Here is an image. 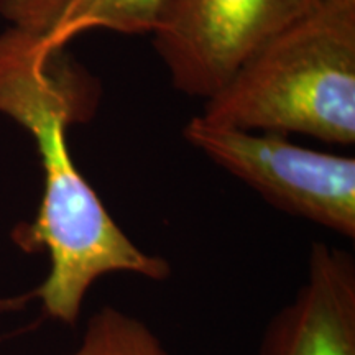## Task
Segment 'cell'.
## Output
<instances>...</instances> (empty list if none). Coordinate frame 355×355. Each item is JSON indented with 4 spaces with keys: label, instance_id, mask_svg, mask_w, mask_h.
<instances>
[{
    "label": "cell",
    "instance_id": "cell-1",
    "mask_svg": "<svg viewBox=\"0 0 355 355\" xmlns=\"http://www.w3.org/2000/svg\"><path fill=\"white\" fill-rule=\"evenodd\" d=\"M99 101V81L66 46L15 26L0 33V114L30 133L43 170L37 214L12 239L21 250L48 254L50 272L33 296L46 316L64 324H76L89 290L105 275L153 282L171 275L168 260L119 227L71 155L68 128L91 121Z\"/></svg>",
    "mask_w": 355,
    "mask_h": 355
},
{
    "label": "cell",
    "instance_id": "cell-2",
    "mask_svg": "<svg viewBox=\"0 0 355 355\" xmlns=\"http://www.w3.org/2000/svg\"><path fill=\"white\" fill-rule=\"evenodd\" d=\"M202 121L355 144V0H324L206 101Z\"/></svg>",
    "mask_w": 355,
    "mask_h": 355
},
{
    "label": "cell",
    "instance_id": "cell-3",
    "mask_svg": "<svg viewBox=\"0 0 355 355\" xmlns=\"http://www.w3.org/2000/svg\"><path fill=\"white\" fill-rule=\"evenodd\" d=\"M206 155L266 202L355 239V159L295 145L286 135L245 132L193 117L183 130Z\"/></svg>",
    "mask_w": 355,
    "mask_h": 355
},
{
    "label": "cell",
    "instance_id": "cell-4",
    "mask_svg": "<svg viewBox=\"0 0 355 355\" xmlns=\"http://www.w3.org/2000/svg\"><path fill=\"white\" fill-rule=\"evenodd\" d=\"M324 0H170L152 37L176 91L207 101Z\"/></svg>",
    "mask_w": 355,
    "mask_h": 355
},
{
    "label": "cell",
    "instance_id": "cell-5",
    "mask_svg": "<svg viewBox=\"0 0 355 355\" xmlns=\"http://www.w3.org/2000/svg\"><path fill=\"white\" fill-rule=\"evenodd\" d=\"M259 355H355V259L316 242L290 303L273 314Z\"/></svg>",
    "mask_w": 355,
    "mask_h": 355
},
{
    "label": "cell",
    "instance_id": "cell-6",
    "mask_svg": "<svg viewBox=\"0 0 355 355\" xmlns=\"http://www.w3.org/2000/svg\"><path fill=\"white\" fill-rule=\"evenodd\" d=\"M170 0H0L10 26L68 46L89 30L152 35Z\"/></svg>",
    "mask_w": 355,
    "mask_h": 355
},
{
    "label": "cell",
    "instance_id": "cell-7",
    "mask_svg": "<svg viewBox=\"0 0 355 355\" xmlns=\"http://www.w3.org/2000/svg\"><path fill=\"white\" fill-rule=\"evenodd\" d=\"M148 329L139 318L104 306L89 318L81 344L71 355H133Z\"/></svg>",
    "mask_w": 355,
    "mask_h": 355
},
{
    "label": "cell",
    "instance_id": "cell-8",
    "mask_svg": "<svg viewBox=\"0 0 355 355\" xmlns=\"http://www.w3.org/2000/svg\"><path fill=\"white\" fill-rule=\"evenodd\" d=\"M133 355H173L170 350H168L165 345H163L162 340L158 339V336L155 334L152 329L144 336L141 343L137 347L135 354Z\"/></svg>",
    "mask_w": 355,
    "mask_h": 355
}]
</instances>
